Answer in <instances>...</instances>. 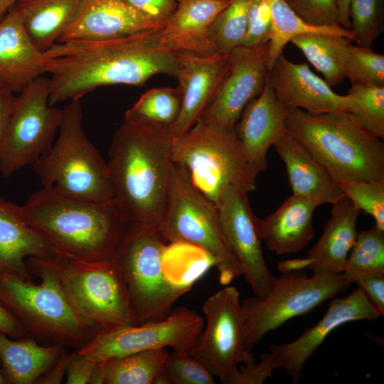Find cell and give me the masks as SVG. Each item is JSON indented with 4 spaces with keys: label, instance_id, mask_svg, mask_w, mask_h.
<instances>
[{
    "label": "cell",
    "instance_id": "1",
    "mask_svg": "<svg viewBox=\"0 0 384 384\" xmlns=\"http://www.w3.org/2000/svg\"><path fill=\"white\" fill-rule=\"evenodd\" d=\"M160 29L105 41H68L45 52L49 104L80 99L100 86H142L154 75L176 78L178 53L161 48Z\"/></svg>",
    "mask_w": 384,
    "mask_h": 384
},
{
    "label": "cell",
    "instance_id": "2",
    "mask_svg": "<svg viewBox=\"0 0 384 384\" xmlns=\"http://www.w3.org/2000/svg\"><path fill=\"white\" fill-rule=\"evenodd\" d=\"M174 137L169 129L124 117L107 161L114 201L132 224L157 229L165 206Z\"/></svg>",
    "mask_w": 384,
    "mask_h": 384
},
{
    "label": "cell",
    "instance_id": "3",
    "mask_svg": "<svg viewBox=\"0 0 384 384\" xmlns=\"http://www.w3.org/2000/svg\"><path fill=\"white\" fill-rule=\"evenodd\" d=\"M22 206L26 223L54 255L75 261L110 260L129 222L114 200L92 202L42 188Z\"/></svg>",
    "mask_w": 384,
    "mask_h": 384
},
{
    "label": "cell",
    "instance_id": "4",
    "mask_svg": "<svg viewBox=\"0 0 384 384\" xmlns=\"http://www.w3.org/2000/svg\"><path fill=\"white\" fill-rule=\"evenodd\" d=\"M286 131L338 184L384 179V144L348 111L312 113L287 108Z\"/></svg>",
    "mask_w": 384,
    "mask_h": 384
},
{
    "label": "cell",
    "instance_id": "5",
    "mask_svg": "<svg viewBox=\"0 0 384 384\" xmlns=\"http://www.w3.org/2000/svg\"><path fill=\"white\" fill-rule=\"evenodd\" d=\"M26 265L41 283L0 273V303L16 316L28 336L38 342L75 350L89 342L92 332L72 309L43 257L27 258Z\"/></svg>",
    "mask_w": 384,
    "mask_h": 384
},
{
    "label": "cell",
    "instance_id": "6",
    "mask_svg": "<svg viewBox=\"0 0 384 384\" xmlns=\"http://www.w3.org/2000/svg\"><path fill=\"white\" fill-rule=\"evenodd\" d=\"M32 166L43 188L87 201L114 199L107 162L84 132L80 99L63 107L55 141Z\"/></svg>",
    "mask_w": 384,
    "mask_h": 384
},
{
    "label": "cell",
    "instance_id": "7",
    "mask_svg": "<svg viewBox=\"0 0 384 384\" xmlns=\"http://www.w3.org/2000/svg\"><path fill=\"white\" fill-rule=\"evenodd\" d=\"M172 160L215 206L230 187L247 193L256 189L257 177L246 163L235 127H223L203 115L174 138Z\"/></svg>",
    "mask_w": 384,
    "mask_h": 384
},
{
    "label": "cell",
    "instance_id": "8",
    "mask_svg": "<svg viewBox=\"0 0 384 384\" xmlns=\"http://www.w3.org/2000/svg\"><path fill=\"white\" fill-rule=\"evenodd\" d=\"M43 260L78 318L93 335L135 324L126 282L111 259L83 262L52 255Z\"/></svg>",
    "mask_w": 384,
    "mask_h": 384
},
{
    "label": "cell",
    "instance_id": "9",
    "mask_svg": "<svg viewBox=\"0 0 384 384\" xmlns=\"http://www.w3.org/2000/svg\"><path fill=\"white\" fill-rule=\"evenodd\" d=\"M157 230L166 243L185 242L210 254L222 284L241 275L223 233L216 206L193 185L186 170L174 162Z\"/></svg>",
    "mask_w": 384,
    "mask_h": 384
},
{
    "label": "cell",
    "instance_id": "10",
    "mask_svg": "<svg viewBox=\"0 0 384 384\" xmlns=\"http://www.w3.org/2000/svg\"><path fill=\"white\" fill-rule=\"evenodd\" d=\"M166 244L156 228L129 223L111 258L126 282L135 324L166 317L191 289L176 287L166 277L161 263Z\"/></svg>",
    "mask_w": 384,
    "mask_h": 384
},
{
    "label": "cell",
    "instance_id": "11",
    "mask_svg": "<svg viewBox=\"0 0 384 384\" xmlns=\"http://www.w3.org/2000/svg\"><path fill=\"white\" fill-rule=\"evenodd\" d=\"M351 284L343 273H314L309 277L305 270L275 277L265 297L255 295L242 303L247 350L252 351L266 334L294 317L308 314Z\"/></svg>",
    "mask_w": 384,
    "mask_h": 384
},
{
    "label": "cell",
    "instance_id": "12",
    "mask_svg": "<svg viewBox=\"0 0 384 384\" xmlns=\"http://www.w3.org/2000/svg\"><path fill=\"white\" fill-rule=\"evenodd\" d=\"M63 109L49 104L48 78L38 77L16 96L0 146V172L9 177L32 165L54 143Z\"/></svg>",
    "mask_w": 384,
    "mask_h": 384
},
{
    "label": "cell",
    "instance_id": "13",
    "mask_svg": "<svg viewBox=\"0 0 384 384\" xmlns=\"http://www.w3.org/2000/svg\"><path fill=\"white\" fill-rule=\"evenodd\" d=\"M206 327L188 353L224 384H235L238 364L255 361L245 346L246 321L240 293L227 286L208 297L201 308Z\"/></svg>",
    "mask_w": 384,
    "mask_h": 384
},
{
    "label": "cell",
    "instance_id": "14",
    "mask_svg": "<svg viewBox=\"0 0 384 384\" xmlns=\"http://www.w3.org/2000/svg\"><path fill=\"white\" fill-rule=\"evenodd\" d=\"M203 326L202 316L186 306H179L160 320L100 331L77 350L97 363L112 357L167 347L189 353Z\"/></svg>",
    "mask_w": 384,
    "mask_h": 384
},
{
    "label": "cell",
    "instance_id": "15",
    "mask_svg": "<svg viewBox=\"0 0 384 384\" xmlns=\"http://www.w3.org/2000/svg\"><path fill=\"white\" fill-rule=\"evenodd\" d=\"M215 206L223 233L238 262L241 275L255 296L265 297L275 277L264 259L260 219L252 210L247 193L230 187Z\"/></svg>",
    "mask_w": 384,
    "mask_h": 384
},
{
    "label": "cell",
    "instance_id": "16",
    "mask_svg": "<svg viewBox=\"0 0 384 384\" xmlns=\"http://www.w3.org/2000/svg\"><path fill=\"white\" fill-rule=\"evenodd\" d=\"M380 316L360 288L344 297H334L329 308L314 326L306 329L297 339L284 344L272 343L263 353L272 370L282 368L294 384L302 376L307 360L338 327L358 320H375Z\"/></svg>",
    "mask_w": 384,
    "mask_h": 384
},
{
    "label": "cell",
    "instance_id": "17",
    "mask_svg": "<svg viewBox=\"0 0 384 384\" xmlns=\"http://www.w3.org/2000/svg\"><path fill=\"white\" fill-rule=\"evenodd\" d=\"M269 41L235 47L228 54L229 69L202 115L234 128L247 103L262 92L268 73Z\"/></svg>",
    "mask_w": 384,
    "mask_h": 384
},
{
    "label": "cell",
    "instance_id": "18",
    "mask_svg": "<svg viewBox=\"0 0 384 384\" xmlns=\"http://www.w3.org/2000/svg\"><path fill=\"white\" fill-rule=\"evenodd\" d=\"M267 78L278 101L287 108L312 113L350 112L352 97L335 93L327 82L314 74L306 63H295L281 54L268 70Z\"/></svg>",
    "mask_w": 384,
    "mask_h": 384
},
{
    "label": "cell",
    "instance_id": "19",
    "mask_svg": "<svg viewBox=\"0 0 384 384\" xmlns=\"http://www.w3.org/2000/svg\"><path fill=\"white\" fill-rule=\"evenodd\" d=\"M163 26L127 0H83L75 18L56 43L110 40Z\"/></svg>",
    "mask_w": 384,
    "mask_h": 384
},
{
    "label": "cell",
    "instance_id": "20",
    "mask_svg": "<svg viewBox=\"0 0 384 384\" xmlns=\"http://www.w3.org/2000/svg\"><path fill=\"white\" fill-rule=\"evenodd\" d=\"M287 114L267 77L262 92L247 103L235 126L246 163L256 177L267 168L269 149L286 132Z\"/></svg>",
    "mask_w": 384,
    "mask_h": 384
},
{
    "label": "cell",
    "instance_id": "21",
    "mask_svg": "<svg viewBox=\"0 0 384 384\" xmlns=\"http://www.w3.org/2000/svg\"><path fill=\"white\" fill-rule=\"evenodd\" d=\"M178 53L180 69L176 78L182 91V103L176 121L169 128L174 138L187 132L200 118L229 69L228 55L201 57Z\"/></svg>",
    "mask_w": 384,
    "mask_h": 384
},
{
    "label": "cell",
    "instance_id": "22",
    "mask_svg": "<svg viewBox=\"0 0 384 384\" xmlns=\"http://www.w3.org/2000/svg\"><path fill=\"white\" fill-rule=\"evenodd\" d=\"M175 11L160 29L161 48L201 57L217 53L209 36L210 26L230 0H176Z\"/></svg>",
    "mask_w": 384,
    "mask_h": 384
},
{
    "label": "cell",
    "instance_id": "23",
    "mask_svg": "<svg viewBox=\"0 0 384 384\" xmlns=\"http://www.w3.org/2000/svg\"><path fill=\"white\" fill-rule=\"evenodd\" d=\"M47 60L31 42L14 4L0 22V88L19 93L46 73Z\"/></svg>",
    "mask_w": 384,
    "mask_h": 384
},
{
    "label": "cell",
    "instance_id": "24",
    "mask_svg": "<svg viewBox=\"0 0 384 384\" xmlns=\"http://www.w3.org/2000/svg\"><path fill=\"white\" fill-rule=\"evenodd\" d=\"M273 146L285 164L293 195L317 206L332 205L344 196L324 167L287 131Z\"/></svg>",
    "mask_w": 384,
    "mask_h": 384
},
{
    "label": "cell",
    "instance_id": "25",
    "mask_svg": "<svg viewBox=\"0 0 384 384\" xmlns=\"http://www.w3.org/2000/svg\"><path fill=\"white\" fill-rule=\"evenodd\" d=\"M54 255L24 220L22 206L0 197V273L32 279L26 260Z\"/></svg>",
    "mask_w": 384,
    "mask_h": 384
},
{
    "label": "cell",
    "instance_id": "26",
    "mask_svg": "<svg viewBox=\"0 0 384 384\" xmlns=\"http://www.w3.org/2000/svg\"><path fill=\"white\" fill-rule=\"evenodd\" d=\"M360 210L345 195L332 204L331 216L321 236L306 257L313 273H342L357 236L356 221Z\"/></svg>",
    "mask_w": 384,
    "mask_h": 384
},
{
    "label": "cell",
    "instance_id": "27",
    "mask_svg": "<svg viewBox=\"0 0 384 384\" xmlns=\"http://www.w3.org/2000/svg\"><path fill=\"white\" fill-rule=\"evenodd\" d=\"M316 207L292 194L276 211L260 219V235L268 250L284 255L304 249L314 235L312 217Z\"/></svg>",
    "mask_w": 384,
    "mask_h": 384
},
{
    "label": "cell",
    "instance_id": "28",
    "mask_svg": "<svg viewBox=\"0 0 384 384\" xmlns=\"http://www.w3.org/2000/svg\"><path fill=\"white\" fill-rule=\"evenodd\" d=\"M65 348L59 344H41L30 336L12 340L0 331V361L6 383H36Z\"/></svg>",
    "mask_w": 384,
    "mask_h": 384
},
{
    "label": "cell",
    "instance_id": "29",
    "mask_svg": "<svg viewBox=\"0 0 384 384\" xmlns=\"http://www.w3.org/2000/svg\"><path fill=\"white\" fill-rule=\"evenodd\" d=\"M83 0H18L15 4L31 42L45 53L75 18Z\"/></svg>",
    "mask_w": 384,
    "mask_h": 384
},
{
    "label": "cell",
    "instance_id": "30",
    "mask_svg": "<svg viewBox=\"0 0 384 384\" xmlns=\"http://www.w3.org/2000/svg\"><path fill=\"white\" fill-rule=\"evenodd\" d=\"M348 40L338 35L309 32L293 37L290 42L302 51L331 87L340 84L346 78L344 64Z\"/></svg>",
    "mask_w": 384,
    "mask_h": 384
},
{
    "label": "cell",
    "instance_id": "31",
    "mask_svg": "<svg viewBox=\"0 0 384 384\" xmlns=\"http://www.w3.org/2000/svg\"><path fill=\"white\" fill-rule=\"evenodd\" d=\"M166 348L147 350L99 362L103 384H152L166 366Z\"/></svg>",
    "mask_w": 384,
    "mask_h": 384
},
{
    "label": "cell",
    "instance_id": "32",
    "mask_svg": "<svg viewBox=\"0 0 384 384\" xmlns=\"http://www.w3.org/2000/svg\"><path fill=\"white\" fill-rule=\"evenodd\" d=\"M272 18V31L269 40L268 68L270 69L290 40L299 34L316 32L343 36L355 41V34L340 26L316 27L299 18L285 0H265Z\"/></svg>",
    "mask_w": 384,
    "mask_h": 384
},
{
    "label": "cell",
    "instance_id": "33",
    "mask_svg": "<svg viewBox=\"0 0 384 384\" xmlns=\"http://www.w3.org/2000/svg\"><path fill=\"white\" fill-rule=\"evenodd\" d=\"M182 91L177 87H159L144 92L124 117L160 128L169 129L176 121L181 108Z\"/></svg>",
    "mask_w": 384,
    "mask_h": 384
},
{
    "label": "cell",
    "instance_id": "34",
    "mask_svg": "<svg viewBox=\"0 0 384 384\" xmlns=\"http://www.w3.org/2000/svg\"><path fill=\"white\" fill-rule=\"evenodd\" d=\"M252 0H230L214 18L209 36L217 53L228 55L241 45L247 28V11Z\"/></svg>",
    "mask_w": 384,
    "mask_h": 384
},
{
    "label": "cell",
    "instance_id": "35",
    "mask_svg": "<svg viewBox=\"0 0 384 384\" xmlns=\"http://www.w3.org/2000/svg\"><path fill=\"white\" fill-rule=\"evenodd\" d=\"M384 272V231L375 225L357 233L342 273L351 282L359 274Z\"/></svg>",
    "mask_w": 384,
    "mask_h": 384
},
{
    "label": "cell",
    "instance_id": "36",
    "mask_svg": "<svg viewBox=\"0 0 384 384\" xmlns=\"http://www.w3.org/2000/svg\"><path fill=\"white\" fill-rule=\"evenodd\" d=\"M348 94L354 101L350 112L365 129L383 139L384 86L351 84Z\"/></svg>",
    "mask_w": 384,
    "mask_h": 384
},
{
    "label": "cell",
    "instance_id": "37",
    "mask_svg": "<svg viewBox=\"0 0 384 384\" xmlns=\"http://www.w3.org/2000/svg\"><path fill=\"white\" fill-rule=\"evenodd\" d=\"M344 71L351 84L384 86V55L370 47L349 43Z\"/></svg>",
    "mask_w": 384,
    "mask_h": 384
},
{
    "label": "cell",
    "instance_id": "38",
    "mask_svg": "<svg viewBox=\"0 0 384 384\" xmlns=\"http://www.w3.org/2000/svg\"><path fill=\"white\" fill-rule=\"evenodd\" d=\"M349 16L355 41L370 47L383 30V0H350Z\"/></svg>",
    "mask_w": 384,
    "mask_h": 384
},
{
    "label": "cell",
    "instance_id": "39",
    "mask_svg": "<svg viewBox=\"0 0 384 384\" xmlns=\"http://www.w3.org/2000/svg\"><path fill=\"white\" fill-rule=\"evenodd\" d=\"M339 186L355 207L371 215L375 226L384 231V179L346 181Z\"/></svg>",
    "mask_w": 384,
    "mask_h": 384
},
{
    "label": "cell",
    "instance_id": "40",
    "mask_svg": "<svg viewBox=\"0 0 384 384\" xmlns=\"http://www.w3.org/2000/svg\"><path fill=\"white\" fill-rule=\"evenodd\" d=\"M165 371L170 384H215L213 375L197 358L188 352L169 353Z\"/></svg>",
    "mask_w": 384,
    "mask_h": 384
},
{
    "label": "cell",
    "instance_id": "41",
    "mask_svg": "<svg viewBox=\"0 0 384 384\" xmlns=\"http://www.w3.org/2000/svg\"><path fill=\"white\" fill-rule=\"evenodd\" d=\"M304 22L316 27L339 26L336 0H285Z\"/></svg>",
    "mask_w": 384,
    "mask_h": 384
},
{
    "label": "cell",
    "instance_id": "42",
    "mask_svg": "<svg viewBox=\"0 0 384 384\" xmlns=\"http://www.w3.org/2000/svg\"><path fill=\"white\" fill-rule=\"evenodd\" d=\"M272 18L265 0H252L247 11V28L240 46H255L269 41Z\"/></svg>",
    "mask_w": 384,
    "mask_h": 384
},
{
    "label": "cell",
    "instance_id": "43",
    "mask_svg": "<svg viewBox=\"0 0 384 384\" xmlns=\"http://www.w3.org/2000/svg\"><path fill=\"white\" fill-rule=\"evenodd\" d=\"M358 287L380 314L384 315V272H368L355 277Z\"/></svg>",
    "mask_w": 384,
    "mask_h": 384
},
{
    "label": "cell",
    "instance_id": "44",
    "mask_svg": "<svg viewBox=\"0 0 384 384\" xmlns=\"http://www.w3.org/2000/svg\"><path fill=\"white\" fill-rule=\"evenodd\" d=\"M97 362L80 354L76 349L66 370V384L89 383Z\"/></svg>",
    "mask_w": 384,
    "mask_h": 384
},
{
    "label": "cell",
    "instance_id": "45",
    "mask_svg": "<svg viewBox=\"0 0 384 384\" xmlns=\"http://www.w3.org/2000/svg\"><path fill=\"white\" fill-rule=\"evenodd\" d=\"M137 9L164 25L176 9V0H127Z\"/></svg>",
    "mask_w": 384,
    "mask_h": 384
},
{
    "label": "cell",
    "instance_id": "46",
    "mask_svg": "<svg viewBox=\"0 0 384 384\" xmlns=\"http://www.w3.org/2000/svg\"><path fill=\"white\" fill-rule=\"evenodd\" d=\"M65 348L61 353L54 365L36 382L41 384H58L61 383L63 378L66 374V370L69 361L73 356V352L67 353Z\"/></svg>",
    "mask_w": 384,
    "mask_h": 384
},
{
    "label": "cell",
    "instance_id": "47",
    "mask_svg": "<svg viewBox=\"0 0 384 384\" xmlns=\"http://www.w3.org/2000/svg\"><path fill=\"white\" fill-rule=\"evenodd\" d=\"M0 331L14 338L28 337L16 316L0 303Z\"/></svg>",
    "mask_w": 384,
    "mask_h": 384
},
{
    "label": "cell",
    "instance_id": "48",
    "mask_svg": "<svg viewBox=\"0 0 384 384\" xmlns=\"http://www.w3.org/2000/svg\"><path fill=\"white\" fill-rule=\"evenodd\" d=\"M16 96L14 93L0 88V146L14 107Z\"/></svg>",
    "mask_w": 384,
    "mask_h": 384
},
{
    "label": "cell",
    "instance_id": "49",
    "mask_svg": "<svg viewBox=\"0 0 384 384\" xmlns=\"http://www.w3.org/2000/svg\"><path fill=\"white\" fill-rule=\"evenodd\" d=\"M311 262V259L307 257L304 258L290 259L280 262L277 265V268L279 271L282 273L308 270Z\"/></svg>",
    "mask_w": 384,
    "mask_h": 384
},
{
    "label": "cell",
    "instance_id": "50",
    "mask_svg": "<svg viewBox=\"0 0 384 384\" xmlns=\"http://www.w3.org/2000/svg\"><path fill=\"white\" fill-rule=\"evenodd\" d=\"M338 13L339 26L351 30V21L349 16L350 0H336Z\"/></svg>",
    "mask_w": 384,
    "mask_h": 384
},
{
    "label": "cell",
    "instance_id": "51",
    "mask_svg": "<svg viewBox=\"0 0 384 384\" xmlns=\"http://www.w3.org/2000/svg\"><path fill=\"white\" fill-rule=\"evenodd\" d=\"M18 0H0V22Z\"/></svg>",
    "mask_w": 384,
    "mask_h": 384
},
{
    "label": "cell",
    "instance_id": "52",
    "mask_svg": "<svg viewBox=\"0 0 384 384\" xmlns=\"http://www.w3.org/2000/svg\"><path fill=\"white\" fill-rule=\"evenodd\" d=\"M5 383H6V381L2 373L1 361H0V384H5Z\"/></svg>",
    "mask_w": 384,
    "mask_h": 384
}]
</instances>
